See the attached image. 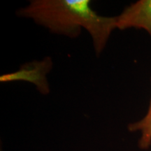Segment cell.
Masks as SVG:
<instances>
[{"label": "cell", "mask_w": 151, "mask_h": 151, "mask_svg": "<svg viewBox=\"0 0 151 151\" xmlns=\"http://www.w3.org/2000/svg\"><path fill=\"white\" fill-rule=\"evenodd\" d=\"M90 2L89 0H32L16 14L32 19L52 33L67 37L76 38L81 29L87 30L98 56L116 29V18L100 16L90 7Z\"/></svg>", "instance_id": "cell-1"}, {"label": "cell", "mask_w": 151, "mask_h": 151, "mask_svg": "<svg viewBox=\"0 0 151 151\" xmlns=\"http://www.w3.org/2000/svg\"><path fill=\"white\" fill-rule=\"evenodd\" d=\"M52 68L51 58H46L41 61H33L24 64L20 67L19 70L15 72L1 75L0 76V82L27 81L35 85L40 93L48 94L50 92V86L47 75L51 71Z\"/></svg>", "instance_id": "cell-2"}, {"label": "cell", "mask_w": 151, "mask_h": 151, "mask_svg": "<svg viewBox=\"0 0 151 151\" xmlns=\"http://www.w3.org/2000/svg\"><path fill=\"white\" fill-rule=\"evenodd\" d=\"M115 18L116 29H142L151 37V0L136 1Z\"/></svg>", "instance_id": "cell-3"}, {"label": "cell", "mask_w": 151, "mask_h": 151, "mask_svg": "<svg viewBox=\"0 0 151 151\" xmlns=\"http://www.w3.org/2000/svg\"><path fill=\"white\" fill-rule=\"evenodd\" d=\"M128 129L132 132H140L139 147L143 150L149 148L151 145V99L146 116L139 121L129 124Z\"/></svg>", "instance_id": "cell-4"}]
</instances>
